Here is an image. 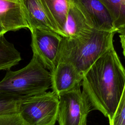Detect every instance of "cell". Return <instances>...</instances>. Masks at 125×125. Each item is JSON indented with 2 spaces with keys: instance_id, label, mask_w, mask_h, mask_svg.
I'll use <instances>...</instances> for the list:
<instances>
[{
  "instance_id": "cell-7",
  "label": "cell",
  "mask_w": 125,
  "mask_h": 125,
  "mask_svg": "<svg viewBox=\"0 0 125 125\" xmlns=\"http://www.w3.org/2000/svg\"><path fill=\"white\" fill-rule=\"evenodd\" d=\"M73 2L93 29L117 32L108 10L100 0H73Z\"/></svg>"
},
{
  "instance_id": "cell-3",
  "label": "cell",
  "mask_w": 125,
  "mask_h": 125,
  "mask_svg": "<svg viewBox=\"0 0 125 125\" xmlns=\"http://www.w3.org/2000/svg\"><path fill=\"white\" fill-rule=\"evenodd\" d=\"M50 86V72L33 55L29 63L23 68L15 71L7 70L0 81V95L21 100L43 93Z\"/></svg>"
},
{
  "instance_id": "cell-12",
  "label": "cell",
  "mask_w": 125,
  "mask_h": 125,
  "mask_svg": "<svg viewBox=\"0 0 125 125\" xmlns=\"http://www.w3.org/2000/svg\"><path fill=\"white\" fill-rule=\"evenodd\" d=\"M94 30L83 13L73 1L68 13L65 26V37H79L88 34Z\"/></svg>"
},
{
  "instance_id": "cell-6",
  "label": "cell",
  "mask_w": 125,
  "mask_h": 125,
  "mask_svg": "<svg viewBox=\"0 0 125 125\" xmlns=\"http://www.w3.org/2000/svg\"><path fill=\"white\" fill-rule=\"evenodd\" d=\"M33 55L51 72L57 65V58L62 37L49 30L36 28L31 31Z\"/></svg>"
},
{
  "instance_id": "cell-5",
  "label": "cell",
  "mask_w": 125,
  "mask_h": 125,
  "mask_svg": "<svg viewBox=\"0 0 125 125\" xmlns=\"http://www.w3.org/2000/svg\"><path fill=\"white\" fill-rule=\"evenodd\" d=\"M57 121L59 125H87L91 105L80 86L58 96Z\"/></svg>"
},
{
  "instance_id": "cell-11",
  "label": "cell",
  "mask_w": 125,
  "mask_h": 125,
  "mask_svg": "<svg viewBox=\"0 0 125 125\" xmlns=\"http://www.w3.org/2000/svg\"><path fill=\"white\" fill-rule=\"evenodd\" d=\"M20 0L30 31L36 28H40L56 33L45 12L40 0Z\"/></svg>"
},
{
  "instance_id": "cell-19",
  "label": "cell",
  "mask_w": 125,
  "mask_h": 125,
  "mask_svg": "<svg viewBox=\"0 0 125 125\" xmlns=\"http://www.w3.org/2000/svg\"><path fill=\"white\" fill-rule=\"evenodd\" d=\"M7 32L5 29L2 27V26L0 24V36H3L4 35V34Z\"/></svg>"
},
{
  "instance_id": "cell-9",
  "label": "cell",
  "mask_w": 125,
  "mask_h": 125,
  "mask_svg": "<svg viewBox=\"0 0 125 125\" xmlns=\"http://www.w3.org/2000/svg\"><path fill=\"white\" fill-rule=\"evenodd\" d=\"M0 24L6 32L29 29L20 0H0Z\"/></svg>"
},
{
  "instance_id": "cell-8",
  "label": "cell",
  "mask_w": 125,
  "mask_h": 125,
  "mask_svg": "<svg viewBox=\"0 0 125 125\" xmlns=\"http://www.w3.org/2000/svg\"><path fill=\"white\" fill-rule=\"evenodd\" d=\"M50 73L51 88L57 96L81 86L83 78V74L71 63L66 62L58 63Z\"/></svg>"
},
{
  "instance_id": "cell-16",
  "label": "cell",
  "mask_w": 125,
  "mask_h": 125,
  "mask_svg": "<svg viewBox=\"0 0 125 125\" xmlns=\"http://www.w3.org/2000/svg\"><path fill=\"white\" fill-rule=\"evenodd\" d=\"M20 101L0 95V115L17 113L18 104Z\"/></svg>"
},
{
  "instance_id": "cell-1",
  "label": "cell",
  "mask_w": 125,
  "mask_h": 125,
  "mask_svg": "<svg viewBox=\"0 0 125 125\" xmlns=\"http://www.w3.org/2000/svg\"><path fill=\"white\" fill-rule=\"evenodd\" d=\"M83 92L110 123L125 86V68L111 45L83 75Z\"/></svg>"
},
{
  "instance_id": "cell-17",
  "label": "cell",
  "mask_w": 125,
  "mask_h": 125,
  "mask_svg": "<svg viewBox=\"0 0 125 125\" xmlns=\"http://www.w3.org/2000/svg\"><path fill=\"white\" fill-rule=\"evenodd\" d=\"M0 125H25L17 113L0 115Z\"/></svg>"
},
{
  "instance_id": "cell-18",
  "label": "cell",
  "mask_w": 125,
  "mask_h": 125,
  "mask_svg": "<svg viewBox=\"0 0 125 125\" xmlns=\"http://www.w3.org/2000/svg\"><path fill=\"white\" fill-rule=\"evenodd\" d=\"M119 37L121 46L123 49V53L125 58V33H120Z\"/></svg>"
},
{
  "instance_id": "cell-14",
  "label": "cell",
  "mask_w": 125,
  "mask_h": 125,
  "mask_svg": "<svg viewBox=\"0 0 125 125\" xmlns=\"http://www.w3.org/2000/svg\"><path fill=\"white\" fill-rule=\"evenodd\" d=\"M108 10L117 31L125 27V0H100Z\"/></svg>"
},
{
  "instance_id": "cell-10",
  "label": "cell",
  "mask_w": 125,
  "mask_h": 125,
  "mask_svg": "<svg viewBox=\"0 0 125 125\" xmlns=\"http://www.w3.org/2000/svg\"><path fill=\"white\" fill-rule=\"evenodd\" d=\"M56 32L65 37L64 28L68 13L73 0H40Z\"/></svg>"
},
{
  "instance_id": "cell-4",
  "label": "cell",
  "mask_w": 125,
  "mask_h": 125,
  "mask_svg": "<svg viewBox=\"0 0 125 125\" xmlns=\"http://www.w3.org/2000/svg\"><path fill=\"white\" fill-rule=\"evenodd\" d=\"M59 102L55 93L45 92L21 100L18 104L17 113L25 125H55Z\"/></svg>"
},
{
  "instance_id": "cell-2",
  "label": "cell",
  "mask_w": 125,
  "mask_h": 125,
  "mask_svg": "<svg viewBox=\"0 0 125 125\" xmlns=\"http://www.w3.org/2000/svg\"><path fill=\"white\" fill-rule=\"evenodd\" d=\"M116 32L94 29L84 36L62 37L57 58L60 62L71 63L83 75L94 62L113 44Z\"/></svg>"
},
{
  "instance_id": "cell-15",
  "label": "cell",
  "mask_w": 125,
  "mask_h": 125,
  "mask_svg": "<svg viewBox=\"0 0 125 125\" xmlns=\"http://www.w3.org/2000/svg\"><path fill=\"white\" fill-rule=\"evenodd\" d=\"M110 125H125V86Z\"/></svg>"
},
{
  "instance_id": "cell-13",
  "label": "cell",
  "mask_w": 125,
  "mask_h": 125,
  "mask_svg": "<svg viewBox=\"0 0 125 125\" xmlns=\"http://www.w3.org/2000/svg\"><path fill=\"white\" fill-rule=\"evenodd\" d=\"M21 60L20 53L4 35L0 36V71L9 70Z\"/></svg>"
}]
</instances>
